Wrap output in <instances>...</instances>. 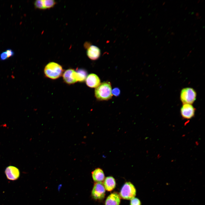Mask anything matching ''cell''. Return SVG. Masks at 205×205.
I'll list each match as a JSON object with an SVG mask.
<instances>
[{
	"mask_svg": "<svg viewBox=\"0 0 205 205\" xmlns=\"http://www.w3.org/2000/svg\"><path fill=\"white\" fill-rule=\"evenodd\" d=\"M7 55L8 58L13 56L14 54V51L11 49H7L5 51Z\"/></svg>",
	"mask_w": 205,
	"mask_h": 205,
	"instance_id": "20",
	"label": "cell"
},
{
	"mask_svg": "<svg viewBox=\"0 0 205 205\" xmlns=\"http://www.w3.org/2000/svg\"><path fill=\"white\" fill-rule=\"evenodd\" d=\"M200 1V0H199L197 2V3H198Z\"/></svg>",
	"mask_w": 205,
	"mask_h": 205,
	"instance_id": "29",
	"label": "cell"
},
{
	"mask_svg": "<svg viewBox=\"0 0 205 205\" xmlns=\"http://www.w3.org/2000/svg\"><path fill=\"white\" fill-rule=\"evenodd\" d=\"M86 80L87 85L91 88H96L100 84V80L96 74L91 73L87 76Z\"/></svg>",
	"mask_w": 205,
	"mask_h": 205,
	"instance_id": "10",
	"label": "cell"
},
{
	"mask_svg": "<svg viewBox=\"0 0 205 205\" xmlns=\"http://www.w3.org/2000/svg\"><path fill=\"white\" fill-rule=\"evenodd\" d=\"M5 173L7 179L11 181L17 180L20 176V172L19 169L13 166L7 167L5 169Z\"/></svg>",
	"mask_w": 205,
	"mask_h": 205,
	"instance_id": "7",
	"label": "cell"
},
{
	"mask_svg": "<svg viewBox=\"0 0 205 205\" xmlns=\"http://www.w3.org/2000/svg\"><path fill=\"white\" fill-rule=\"evenodd\" d=\"M195 108L191 104H183L180 109V114L183 118L189 120L194 116Z\"/></svg>",
	"mask_w": 205,
	"mask_h": 205,
	"instance_id": "6",
	"label": "cell"
},
{
	"mask_svg": "<svg viewBox=\"0 0 205 205\" xmlns=\"http://www.w3.org/2000/svg\"><path fill=\"white\" fill-rule=\"evenodd\" d=\"M171 31H172V30H170V31H169V32H171Z\"/></svg>",
	"mask_w": 205,
	"mask_h": 205,
	"instance_id": "31",
	"label": "cell"
},
{
	"mask_svg": "<svg viewBox=\"0 0 205 205\" xmlns=\"http://www.w3.org/2000/svg\"><path fill=\"white\" fill-rule=\"evenodd\" d=\"M192 52V50H190V51L189 52V54H190V53Z\"/></svg>",
	"mask_w": 205,
	"mask_h": 205,
	"instance_id": "27",
	"label": "cell"
},
{
	"mask_svg": "<svg viewBox=\"0 0 205 205\" xmlns=\"http://www.w3.org/2000/svg\"><path fill=\"white\" fill-rule=\"evenodd\" d=\"M189 55H190V54H188V55L187 56H188Z\"/></svg>",
	"mask_w": 205,
	"mask_h": 205,
	"instance_id": "36",
	"label": "cell"
},
{
	"mask_svg": "<svg viewBox=\"0 0 205 205\" xmlns=\"http://www.w3.org/2000/svg\"><path fill=\"white\" fill-rule=\"evenodd\" d=\"M105 189L108 191H110L115 187L116 183L115 179L112 176H108L105 179L103 183Z\"/></svg>",
	"mask_w": 205,
	"mask_h": 205,
	"instance_id": "13",
	"label": "cell"
},
{
	"mask_svg": "<svg viewBox=\"0 0 205 205\" xmlns=\"http://www.w3.org/2000/svg\"><path fill=\"white\" fill-rule=\"evenodd\" d=\"M63 78L64 82L69 85L73 84L77 81L75 71L73 69L65 70L63 74Z\"/></svg>",
	"mask_w": 205,
	"mask_h": 205,
	"instance_id": "8",
	"label": "cell"
},
{
	"mask_svg": "<svg viewBox=\"0 0 205 205\" xmlns=\"http://www.w3.org/2000/svg\"><path fill=\"white\" fill-rule=\"evenodd\" d=\"M176 20V19H174L173 20V21H175Z\"/></svg>",
	"mask_w": 205,
	"mask_h": 205,
	"instance_id": "24",
	"label": "cell"
},
{
	"mask_svg": "<svg viewBox=\"0 0 205 205\" xmlns=\"http://www.w3.org/2000/svg\"><path fill=\"white\" fill-rule=\"evenodd\" d=\"M203 1H204L203 0H202V1H201V2L202 3V2H203Z\"/></svg>",
	"mask_w": 205,
	"mask_h": 205,
	"instance_id": "40",
	"label": "cell"
},
{
	"mask_svg": "<svg viewBox=\"0 0 205 205\" xmlns=\"http://www.w3.org/2000/svg\"><path fill=\"white\" fill-rule=\"evenodd\" d=\"M136 190L130 182H126L123 186L120 193V196L122 199L131 200L135 198Z\"/></svg>",
	"mask_w": 205,
	"mask_h": 205,
	"instance_id": "4",
	"label": "cell"
},
{
	"mask_svg": "<svg viewBox=\"0 0 205 205\" xmlns=\"http://www.w3.org/2000/svg\"><path fill=\"white\" fill-rule=\"evenodd\" d=\"M170 29V28L169 27V28L167 30H169V29Z\"/></svg>",
	"mask_w": 205,
	"mask_h": 205,
	"instance_id": "35",
	"label": "cell"
},
{
	"mask_svg": "<svg viewBox=\"0 0 205 205\" xmlns=\"http://www.w3.org/2000/svg\"><path fill=\"white\" fill-rule=\"evenodd\" d=\"M35 7L37 9L44 10L45 9L43 0H37L34 2Z\"/></svg>",
	"mask_w": 205,
	"mask_h": 205,
	"instance_id": "16",
	"label": "cell"
},
{
	"mask_svg": "<svg viewBox=\"0 0 205 205\" xmlns=\"http://www.w3.org/2000/svg\"><path fill=\"white\" fill-rule=\"evenodd\" d=\"M196 35V33L194 34V36H195Z\"/></svg>",
	"mask_w": 205,
	"mask_h": 205,
	"instance_id": "32",
	"label": "cell"
},
{
	"mask_svg": "<svg viewBox=\"0 0 205 205\" xmlns=\"http://www.w3.org/2000/svg\"><path fill=\"white\" fill-rule=\"evenodd\" d=\"M165 2H163V5H164V4H165Z\"/></svg>",
	"mask_w": 205,
	"mask_h": 205,
	"instance_id": "25",
	"label": "cell"
},
{
	"mask_svg": "<svg viewBox=\"0 0 205 205\" xmlns=\"http://www.w3.org/2000/svg\"><path fill=\"white\" fill-rule=\"evenodd\" d=\"M130 205H141V203L139 199L134 198L131 200Z\"/></svg>",
	"mask_w": 205,
	"mask_h": 205,
	"instance_id": "17",
	"label": "cell"
},
{
	"mask_svg": "<svg viewBox=\"0 0 205 205\" xmlns=\"http://www.w3.org/2000/svg\"><path fill=\"white\" fill-rule=\"evenodd\" d=\"M171 21H170L169 22V23H171Z\"/></svg>",
	"mask_w": 205,
	"mask_h": 205,
	"instance_id": "38",
	"label": "cell"
},
{
	"mask_svg": "<svg viewBox=\"0 0 205 205\" xmlns=\"http://www.w3.org/2000/svg\"><path fill=\"white\" fill-rule=\"evenodd\" d=\"M196 24L195 23V24H194V25H193V26H195Z\"/></svg>",
	"mask_w": 205,
	"mask_h": 205,
	"instance_id": "37",
	"label": "cell"
},
{
	"mask_svg": "<svg viewBox=\"0 0 205 205\" xmlns=\"http://www.w3.org/2000/svg\"><path fill=\"white\" fill-rule=\"evenodd\" d=\"M187 7H186V8L185 9V10H186V9H187Z\"/></svg>",
	"mask_w": 205,
	"mask_h": 205,
	"instance_id": "30",
	"label": "cell"
},
{
	"mask_svg": "<svg viewBox=\"0 0 205 205\" xmlns=\"http://www.w3.org/2000/svg\"><path fill=\"white\" fill-rule=\"evenodd\" d=\"M63 71L61 65L54 62L48 63L44 69V73L46 77L52 79H56L60 77Z\"/></svg>",
	"mask_w": 205,
	"mask_h": 205,
	"instance_id": "2",
	"label": "cell"
},
{
	"mask_svg": "<svg viewBox=\"0 0 205 205\" xmlns=\"http://www.w3.org/2000/svg\"><path fill=\"white\" fill-rule=\"evenodd\" d=\"M158 14H156V16H155L156 18V17H157V16H158Z\"/></svg>",
	"mask_w": 205,
	"mask_h": 205,
	"instance_id": "26",
	"label": "cell"
},
{
	"mask_svg": "<svg viewBox=\"0 0 205 205\" xmlns=\"http://www.w3.org/2000/svg\"><path fill=\"white\" fill-rule=\"evenodd\" d=\"M163 46H162L161 47V48H160V49H162V48H163Z\"/></svg>",
	"mask_w": 205,
	"mask_h": 205,
	"instance_id": "28",
	"label": "cell"
},
{
	"mask_svg": "<svg viewBox=\"0 0 205 205\" xmlns=\"http://www.w3.org/2000/svg\"><path fill=\"white\" fill-rule=\"evenodd\" d=\"M196 15L197 17H199V13L197 12L196 14Z\"/></svg>",
	"mask_w": 205,
	"mask_h": 205,
	"instance_id": "21",
	"label": "cell"
},
{
	"mask_svg": "<svg viewBox=\"0 0 205 205\" xmlns=\"http://www.w3.org/2000/svg\"><path fill=\"white\" fill-rule=\"evenodd\" d=\"M95 94L96 98L99 100L106 101L111 99L112 95L110 83L104 82L100 83L96 88Z\"/></svg>",
	"mask_w": 205,
	"mask_h": 205,
	"instance_id": "1",
	"label": "cell"
},
{
	"mask_svg": "<svg viewBox=\"0 0 205 205\" xmlns=\"http://www.w3.org/2000/svg\"><path fill=\"white\" fill-rule=\"evenodd\" d=\"M196 91L191 87L184 88L180 92V99L183 104H192L196 100Z\"/></svg>",
	"mask_w": 205,
	"mask_h": 205,
	"instance_id": "3",
	"label": "cell"
},
{
	"mask_svg": "<svg viewBox=\"0 0 205 205\" xmlns=\"http://www.w3.org/2000/svg\"><path fill=\"white\" fill-rule=\"evenodd\" d=\"M43 1L45 9L53 7L56 3L54 0H43Z\"/></svg>",
	"mask_w": 205,
	"mask_h": 205,
	"instance_id": "15",
	"label": "cell"
},
{
	"mask_svg": "<svg viewBox=\"0 0 205 205\" xmlns=\"http://www.w3.org/2000/svg\"><path fill=\"white\" fill-rule=\"evenodd\" d=\"M204 21H205V20H203V21H202V22L203 23V22H204Z\"/></svg>",
	"mask_w": 205,
	"mask_h": 205,
	"instance_id": "34",
	"label": "cell"
},
{
	"mask_svg": "<svg viewBox=\"0 0 205 205\" xmlns=\"http://www.w3.org/2000/svg\"><path fill=\"white\" fill-rule=\"evenodd\" d=\"M191 35V34H190L189 35V36H190V35Z\"/></svg>",
	"mask_w": 205,
	"mask_h": 205,
	"instance_id": "42",
	"label": "cell"
},
{
	"mask_svg": "<svg viewBox=\"0 0 205 205\" xmlns=\"http://www.w3.org/2000/svg\"><path fill=\"white\" fill-rule=\"evenodd\" d=\"M75 71L77 81L80 82H84L87 77V71L83 69L77 68Z\"/></svg>",
	"mask_w": 205,
	"mask_h": 205,
	"instance_id": "14",
	"label": "cell"
},
{
	"mask_svg": "<svg viewBox=\"0 0 205 205\" xmlns=\"http://www.w3.org/2000/svg\"><path fill=\"white\" fill-rule=\"evenodd\" d=\"M198 40V39H197L196 40V42H197Z\"/></svg>",
	"mask_w": 205,
	"mask_h": 205,
	"instance_id": "33",
	"label": "cell"
},
{
	"mask_svg": "<svg viewBox=\"0 0 205 205\" xmlns=\"http://www.w3.org/2000/svg\"><path fill=\"white\" fill-rule=\"evenodd\" d=\"M92 175L93 180L96 183H102L104 179V173L100 168L95 169L92 172Z\"/></svg>",
	"mask_w": 205,
	"mask_h": 205,
	"instance_id": "12",
	"label": "cell"
},
{
	"mask_svg": "<svg viewBox=\"0 0 205 205\" xmlns=\"http://www.w3.org/2000/svg\"><path fill=\"white\" fill-rule=\"evenodd\" d=\"M120 202V197L116 192H113L110 194L107 198L105 205H119Z\"/></svg>",
	"mask_w": 205,
	"mask_h": 205,
	"instance_id": "11",
	"label": "cell"
},
{
	"mask_svg": "<svg viewBox=\"0 0 205 205\" xmlns=\"http://www.w3.org/2000/svg\"><path fill=\"white\" fill-rule=\"evenodd\" d=\"M85 46L87 48V54L89 59L95 60L100 57L101 51L97 47L94 45L89 46L85 44Z\"/></svg>",
	"mask_w": 205,
	"mask_h": 205,
	"instance_id": "9",
	"label": "cell"
},
{
	"mask_svg": "<svg viewBox=\"0 0 205 205\" xmlns=\"http://www.w3.org/2000/svg\"><path fill=\"white\" fill-rule=\"evenodd\" d=\"M190 42V41H188V43H189Z\"/></svg>",
	"mask_w": 205,
	"mask_h": 205,
	"instance_id": "39",
	"label": "cell"
},
{
	"mask_svg": "<svg viewBox=\"0 0 205 205\" xmlns=\"http://www.w3.org/2000/svg\"><path fill=\"white\" fill-rule=\"evenodd\" d=\"M171 35H175V33L174 32H171Z\"/></svg>",
	"mask_w": 205,
	"mask_h": 205,
	"instance_id": "22",
	"label": "cell"
},
{
	"mask_svg": "<svg viewBox=\"0 0 205 205\" xmlns=\"http://www.w3.org/2000/svg\"><path fill=\"white\" fill-rule=\"evenodd\" d=\"M201 16H200L199 17H198V19H201Z\"/></svg>",
	"mask_w": 205,
	"mask_h": 205,
	"instance_id": "23",
	"label": "cell"
},
{
	"mask_svg": "<svg viewBox=\"0 0 205 205\" xmlns=\"http://www.w3.org/2000/svg\"><path fill=\"white\" fill-rule=\"evenodd\" d=\"M183 44V43H182V44H181V46H182V45Z\"/></svg>",
	"mask_w": 205,
	"mask_h": 205,
	"instance_id": "41",
	"label": "cell"
},
{
	"mask_svg": "<svg viewBox=\"0 0 205 205\" xmlns=\"http://www.w3.org/2000/svg\"><path fill=\"white\" fill-rule=\"evenodd\" d=\"M105 189L102 183H96L91 191V196L96 200L103 199L105 196Z\"/></svg>",
	"mask_w": 205,
	"mask_h": 205,
	"instance_id": "5",
	"label": "cell"
},
{
	"mask_svg": "<svg viewBox=\"0 0 205 205\" xmlns=\"http://www.w3.org/2000/svg\"><path fill=\"white\" fill-rule=\"evenodd\" d=\"M8 58L6 51L3 52L0 55V58L1 60H4Z\"/></svg>",
	"mask_w": 205,
	"mask_h": 205,
	"instance_id": "19",
	"label": "cell"
},
{
	"mask_svg": "<svg viewBox=\"0 0 205 205\" xmlns=\"http://www.w3.org/2000/svg\"><path fill=\"white\" fill-rule=\"evenodd\" d=\"M120 89L117 87L114 88L112 91V95L116 97L119 96L120 94Z\"/></svg>",
	"mask_w": 205,
	"mask_h": 205,
	"instance_id": "18",
	"label": "cell"
}]
</instances>
